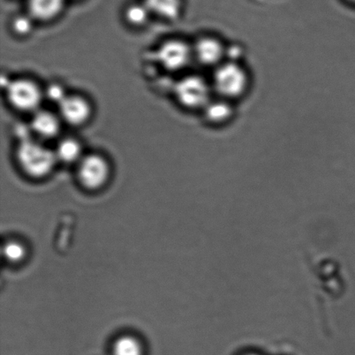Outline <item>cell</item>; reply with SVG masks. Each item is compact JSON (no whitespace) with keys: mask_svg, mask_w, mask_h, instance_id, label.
Masks as SVG:
<instances>
[{"mask_svg":"<svg viewBox=\"0 0 355 355\" xmlns=\"http://www.w3.org/2000/svg\"><path fill=\"white\" fill-rule=\"evenodd\" d=\"M205 117L216 124L225 123L232 116V107L227 99H211L204 108Z\"/></svg>","mask_w":355,"mask_h":355,"instance_id":"obj_12","label":"cell"},{"mask_svg":"<svg viewBox=\"0 0 355 355\" xmlns=\"http://www.w3.org/2000/svg\"><path fill=\"white\" fill-rule=\"evenodd\" d=\"M245 355H260V354L252 353V354H246Z\"/></svg>","mask_w":355,"mask_h":355,"instance_id":"obj_19","label":"cell"},{"mask_svg":"<svg viewBox=\"0 0 355 355\" xmlns=\"http://www.w3.org/2000/svg\"><path fill=\"white\" fill-rule=\"evenodd\" d=\"M3 255L10 262L17 263L22 260L26 255V249L19 242H10L3 247Z\"/></svg>","mask_w":355,"mask_h":355,"instance_id":"obj_16","label":"cell"},{"mask_svg":"<svg viewBox=\"0 0 355 355\" xmlns=\"http://www.w3.org/2000/svg\"><path fill=\"white\" fill-rule=\"evenodd\" d=\"M156 57L159 64L168 71H180L190 64L193 51L186 42L173 40L159 47Z\"/></svg>","mask_w":355,"mask_h":355,"instance_id":"obj_5","label":"cell"},{"mask_svg":"<svg viewBox=\"0 0 355 355\" xmlns=\"http://www.w3.org/2000/svg\"><path fill=\"white\" fill-rule=\"evenodd\" d=\"M212 90L211 83L198 75L184 76L175 87L176 99L189 109H204L212 99Z\"/></svg>","mask_w":355,"mask_h":355,"instance_id":"obj_3","label":"cell"},{"mask_svg":"<svg viewBox=\"0 0 355 355\" xmlns=\"http://www.w3.org/2000/svg\"><path fill=\"white\" fill-rule=\"evenodd\" d=\"M12 27L16 33L26 35L29 33L33 28V22L30 17L26 16H19L14 19Z\"/></svg>","mask_w":355,"mask_h":355,"instance_id":"obj_18","label":"cell"},{"mask_svg":"<svg viewBox=\"0 0 355 355\" xmlns=\"http://www.w3.org/2000/svg\"><path fill=\"white\" fill-rule=\"evenodd\" d=\"M150 13L166 19H176L180 16L182 3L181 0H145Z\"/></svg>","mask_w":355,"mask_h":355,"instance_id":"obj_11","label":"cell"},{"mask_svg":"<svg viewBox=\"0 0 355 355\" xmlns=\"http://www.w3.org/2000/svg\"><path fill=\"white\" fill-rule=\"evenodd\" d=\"M61 117L71 125H81L86 123L92 114L88 101L79 96H67L59 104Z\"/></svg>","mask_w":355,"mask_h":355,"instance_id":"obj_8","label":"cell"},{"mask_svg":"<svg viewBox=\"0 0 355 355\" xmlns=\"http://www.w3.org/2000/svg\"><path fill=\"white\" fill-rule=\"evenodd\" d=\"M81 145L72 138H66L59 142L55 151L58 160L65 163L78 161L81 156Z\"/></svg>","mask_w":355,"mask_h":355,"instance_id":"obj_13","label":"cell"},{"mask_svg":"<svg viewBox=\"0 0 355 355\" xmlns=\"http://www.w3.org/2000/svg\"><path fill=\"white\" fill-rule=\"evenodd\" d=\"M110 176V166L105 158L99 155H89L80 162L78 177L83 186L96 190L107 182Z\"/></svg>","mask_w":355,"mask_h":355,"instance_id":"obj_6","label":"cell"},{"mask_svg":"<svg viewBox=\"0 0 355 355\" xmlns=\"http://www.w3.org/2000/svg\"><path fill=\"white\" fill-rule=\"evenodd\" d=\"M149 15L150 12L145 3H141V5L133 3L128 7L125 13L128 22L133 26H142L147 22Z\"/></svg>","mask_w":355,"mask_h":355,"instance_id":"obj_15","label":"cell"},{"mask_svg":"<svg viewBox=\"0 0 355 355\" xmlns=\"http://www.w3.org/2000/svg\"><path fill=\"white\" fill-rule=\"evenodd\" d=\"M17 160L23 172L33 179L46 176L58 161L54 151L33 139L20 142Z\"/></svg>","mask_w":355,"mask_h":355,"instance_id":"obj_1","label":"cell"},{"mask_svg":"<svg viewBox=\"0 0 355 355\" xmlns=\"http://www.w3.org/2000/svg\"><path fill=\"white\" fill-rule=\"evenodd\" d=\"M34 133L43 138H52L58 134L60 123L53 113L47 110H37L31 123Z\"/></svg>","mask_w":355,"mask_h":355,"instance_id":"obj_9","label":"cell"},{"mask_svg":"<svg viewBox=\"0 0 355 355\" xmlns=\"http://www.w3.org/2000/svg\"><path fill=\"white\" fill-rule=\"evenodd\" d=\"M64 0H29L28 8L34 19L48 21L57 17L64 8Z\"/></svg>","mask_w":355,"mask_h":355,"instance_id":"obj_10","label":"cell"},{"mask_svg":"<svg viewBox=\"0 0 355 355\" xmlns=\"http://www.w3.org/2000/svg\"><path fill=\"white\" fill-rule=\"evenodd\" d=\"M193 58L205 66H218L225 54L222 42L214 37L200 38L193 47Z\"/></svg>","mask_w":355,"mask_h":355,"instance_id":"obj_7","label":"cell"},{"mask_svg":"<svg viewBox=\"0 0 355 355\" xmlns=\"http://www.w3.org/2000/svg\"><path fill=\"white\" fill-rule=\"evenodd\" d=\"M45 95H46L47 99H50L51 102L58 104V106L64 100L65 97H67L64 89L62 88L61 85H58V83L48 86L46 92H45Z\"/></svg>","mask_w":355,"mask_h":355,"instance_id":"obj_17","label":"cell"},{"mask_svg":"<svg viewBox=\"0 0 355 355\" xmlns=\"http://www.w3.org/2000/svg\"><path fill=\"white\" fill-rule=\"evenodd\" d=\"M113 353L114 355H142V347L134 337L123 336L114 343Z\"/></svg>","mask_w":355,"mask_h":355,"instance_id":"obj_14","label":"cell"},{"mask_svg":"<svg viewBox=\"0 0 355 355\" xmlns=\"http://www.w3.org/2000/svg\"><path fill=\"white\" fill-rule=\"evenodd\" d=\"M6 92L10 104L21 111L36 113L43 99V92L37 83L26 79L10 81Z\"/></svg>","mask_w":355,"mask_h":355,"instance_id":"obj_4","label":"cell"},{"mask_svg":"<svg viewBox=\"0 0 355 355\" xmlns=\"http://www.w3.org/2000/svg\"><path fill=\"white\" fill-rule=\"evenodd\" d=\"M248 83L245 69L238 63L230 61L223 62L216 67L211 86L221 99L228 100L242 96Z\"/></svg>","mask_w":355,"mask_h":355,"instance_id":"obj_2","label":"cell"},{"mask_svg":"<svg viewBox=\"0 0 355 355\" xmlns=\"http://www.w3.org/2000/svg\"><path fill=\"white\" fill-rule=\"evenodd\" d=\"M350 1H352V2L355 3V0H350Z\"/></svg>","mask_w":355,"mask_h":355,"instance_id":"obj_20","label":"cell"}]
</instances>
